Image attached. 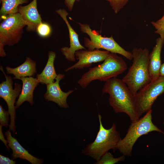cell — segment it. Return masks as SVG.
Segmentation results:
<instances>
[{
    "instance_id": "12",
    "label": "cell",
    "mask_w": 164,
    "mask_h": 164,
    "mask_svg": "<svg viewBox=\"0 0 164 164\" xmlns=\"http://www.w3.org/2000/svg\"><path fill=\"white\" fill-rule=\"evenodd\" d=\"M62 74H59L56 78V81L46 84L47 90L44 95L45 100L53 102L60 107L64 108L69 107L67 101L68 96L73 92L70 90L67 92L62 91L59 85L60 81L64 77Z\"/></svg>"
},
{
    "instance_id": "6",
    "label": "cell",
    "mask_w": 164,
    "mask_h": 164,
    "mask_svg": "<svg viewBox=\"0 0 164 164\" xmlns=\"http://www.w3.org/2000/svg\"><path fill=\"white\" fill-rule=\"evenodd\" d=\"M81 31L87 34L90 39L84 37V46L88 50L103 49L110 53L122 55L129 60L132 59V52L128 51L121 47L114 40L112 36L107 37L102 36L95 30H93L89 25L86 24L78 23Z\"/></svg>"
},
{
    "instance_id": "3",
    "label": "cell",
    "mask_w": 164,
    "mask_h": 164,
    "mask_svg": "<svg viewBox=\"0 0 164 164\" xmlns=\"http://www.w3.org/2000/svg\"><path fill=\"white\" fill-rule=\"evenodd\" d=\"M102 64L89 68L82 75L77 82L81 87L85 88L95 80L106 82L116 77L127 68L125 61L115 53L110 52Z\"/></svg>"
},
{
    "instance_id": "26",
    "label": "cell",
    "mask_w": 164,
    "mask_h": 164,
    "mask_svg": "<svg viewBox=\"0 0 164 164\" xmlns=\"http://www.w3.org/2000/svg\"><path fill=\"white\" fill-rule=\"evenodd\" d=\"M151 23L155 28L164 24V14L160 19L156 22H152Z\"/></svg>"
},
{
    "instance_id": "17",
    "label": "cell",
    "mask_w": 164,
    "mask_h": 164,
    "mask_svg": "<svg viewBox=\"0 0 164 164\" xmlns=\"http://www.w3.org/2000/svg\"><path fill=\"white\" fill-rule=\"evenodd\" d=\"M36 62L29 57H27L25 61L15 68L6 67L7 73L13 75L14 79H19L21 77L34 76L36 73Z\"/></svg>"
},
{
    "instance_id": "20",
    "label": "cell",
    "mask_w": 164,
    "mask_h": 164,
    "mask_svg": "<svg viewBox=\"0 0 164 164\" xmlns=\"http://www.w3.org/2000/svg\"><path fill=\"white\" fill-rule=\"evenodd\" d=\"M123 155L118 158H114V156L110 152H107L104 154L101 159L95 163L96 164H114L120 161L125 160V157Z\"/></svg>"
},
{
    "instance_id": "1",
    "label": "cell",
    "mask_w": 164,
    "mask_h": 164,
    "mask_svg": "<svg viewBox=\"0 0 164 164\" xmlns=\"http://www.w3.org/2000/svg\"><path fill=\"white\" fill-rule=\"evenodd\" d=\"M102 92L109 94V104L115 113H125L132 122L139 119L135 107L134 96L122 80L116 77L109 79L105 82Z\"/></svg>"
},
{
    "instance_id": "4",
    "label": "cell",
    "mask_w": 164,
    "mask_h": 164,
    "mask_svg": "<svg viewBox=\"0 0 164 164\" xmlns=\"http://www.w3.org/2000/svg\"><path fill=\"white\" fill-rule=\"evenodd\" d=\"M98 117L99 128L96 138L94 142L88 145L81 152L82 154L89 156L97 161L109 150H116L121 139L114 123L109 129H106L102 125L101 116L99 114Z\"/></svg>"
},
{
    "instance_id": "14",
    "label": "cell",
    "mask_w": 164,
    "mask_h": 164,
    "mask_svg": "<svg viewBox=\"0 0 164 164\" xmlns=\"http://www.w3.org/2000/svg\"><path fill=\"white\" fill-rule=\"evenodd\" d=\"M164 43V36H160L155 40V44L149 53V69L151 81L160 76V70L162 65L161 54Z\"/></svg>"
},
{
    "instance_id": "13",
    "label": "cell",
    "mask_w": 164,
    "mask_h": 164,
    "mask_svg": "<svg viewBox=\"0 0 164 164\" xmlns=\"http://www.w3.org/2000/svg\"><path fill=\"white\" fill-rule=\"evenodd\" d=\"M20 15L28 32L36 31L37 26L42 22V18L37 7V0H33L28 4L19 7Z\"/></svg>"
},
{
    "instance_id": "19",
    "label": "cell",
    "mask_w": 164,
    "mask_h": 164,
    "mask_svg": "<svg viewBox=\"0 0 164 164\" xmlns=\"http://www.w3.org/2000/svg\"><path fill=\"white\" fill-rule=\"evenodd\" d=\"M0 19H3L9 15L18 13L19 6L28 3L29 0H0Z\"/></svg>"
},
{
    "instance_id": "5",
    "label": "cell",
    "mask_w": 164,
    "mask_h": 164,
    "mask_svg": "<svg viewBox=\"0 0 164 164\" xmlns=\"http://www.w3.org/2000/svg\"><path fill=\"white\" fill-rule=\"evenodd\" d=\"M152 109L137 121L132 122L124 137L120 141L116 149L125 156L132 155L133 147L138 138L143 135L156 131L164 135V132L152 122Z\"/></svg>"
},
{
    "instance_id": "18",
    "label": "cell",
    "mask_w": 164,
    "mask_h": 164,
    "mask_svg": "<svg viewBox=\"0 0 164 164\" xmlns=\"http://www.w3.org/2000/svg\"><path fill=\"white\" fill-rule=\"evenodd\" d=\"M56 56L53 51H50L48 53V58L46 65L42 72L37 74L36 78L39 83L46 84L54 82L57 75L54 67V63Z\"/></svg>"
},
{
    "instance_id": "16",
    "label": "cell",
    "mask_w": 164,
    "mask_h": 164,
    "mask_svg": "<svg viewBox=\"0 0 164 164\" xmlns=\"http://www.w3.org/2000/svg\"><path fill=\"white\" fill-rule=\"evenodd\" d=\"M22 86L20 94L16 103V108H18L23 102H29L31 105L33 104V91L35 88L39 83L36 78L32 77H21Z\"/></svg>"
},
{
    "instance_id": "31",
    "label": "cell",
    "mask_w": 164,
    "mask_h": 164,
    "mask_svg": "<svg viewBox=\"0 0 164 164\" xmlns=\"http://www.w3.org/2000/svg\"><path fill=\"white\" fill-rule=\"evenodd\" d=\"M163 125H164V121H163Z\"/></svg>"
},
{
    "instance_id": "30",
    "label": "cell",
    "mask_w": 164,
    "mask_h": 164,
    "mask_svg": "<svg viewBox=\"0 0 164 164\" xmlns=\"http://www.w3.org/2000/svg\"><path fill=\"white\" fill-rule=\"evenodd\" d=\"M106 0L108 1L109 2L110 1V0Z\"/></svg>"
},
{
    "instance_id": "27",
    "label": "cell",
    "mask_w": 164,
    "mask_h": 164,
    "mask_svg": "<svg viewBox=\"0 0 164 164\" xmlns=\"http://www.w3.org/2000/svg\"><path fill=\"white\" fill-rule=\"evenodd\" d=\"M155 28L156 29L155 33L159 34L160 36H164V24Z\"/></svg>"
},
{
    "instance_id": "25",
    "label": "cell",
    "mask_w": 164,
    "mask_h": 164,
    "mask_svg": "<svg viewBox=\"0 0 164 164\" xmlns=\"http://www.w3.org/2000/svg\"><path fill=\"white\" fill-rule=\"evenodd\" d=\"M80 0H64V2L68 10L71 11L73 9L75 1H79Z\"/></svg>"
},
{
    "instance_id": "2",
    "label": "cell",
    "mask_w": 164,
    "mask_h": 164,
    "mask_svg": "<svg viewBox=\"0 0 164 164\" xmlns=\"http://www.w3.org/2000/svg\"><path fill=\"white\" fill-rule=\"evenodd\" d=\"M132 63L121 79L134 96L151 81L149 69V53L146 48L133 49Z\"/></svg>"
},
{
    "instance_id": "9",
    "label": "cell",
    "mask_w": 164,
    "mask_h": 164,
    "mask_svg": "<svg viewBox=\"0 0 164 164\" xmlns=\"http://www.w3.org/2000/svg\"><path fill=\"white\" fill-rule=\"evenodd\" d=\"M0 70L4 74L6 80L0 84V97L5 101L7 104L8 111L10 117L9 130L14 134L15 128V119L16 118V108L14 104L16 99L19 96L21 91V85L19 84L15 83L14 88L13 89V82L11 77L6 75L2 66Z\"/></svg>"
},
{
    "instance_id": "21",
    "label": "cell",
    "mask_w": 164,
    "mask_h": 164,
    "mask_svg": "<svg viewBox=\"0 0 164 164\" xmlns=\"http://www.w3.org/2000/svg\"><path fill=\"white\" fill-rule=\"evenodd\" d=\"M36 31L40 36L46 38L50 35L52 29L49 24L42 22L37 26Z\"/></svg>"
},
{
    "instance_id": "7",
    "label": "cell",
    "mask_w": 164,
    "mask_h": 164,
    "mask_svg": "<svg viewBox=\"0 0 164 164\" xmlns=\"http://www.w3.org/2000/svg\"><path fill=\"white\" fill-rule=\"evenodd\" d=\"M0 25V56H5V46H12L18 43L22 38L23 29L26 26L20 14L9 15L3 19Z\"/></svg>"
},
{
    "instance_id": "23",
    "label": "cell",
    "mask_w": 164,
    "mask_h": 164,
    "mask_svg": "<svg viewBox=\"0 0 164 164\" xmlns=\"http://www.w3.org/2000/svg\"><path fill=\"white\" fill-rule=\"evenodd\" d=\"M8 111L3 108L1 105H0V123L2 126L7 127L8 126L9 121Z\"/></svg>"
},
{
    "instance_id": "29",
    "label": "cell",
    "mask_w": 164,
    "mask_h": 164,
    "mask_svg": "<svg viewBox=\"0 0 164 164\" xmlns=\"http://www.w3.org/2000/svg\"><path fill=\"white\" fill-rule=\"evenodd\" d=\"M160 76L164 77V63L162 64L160 67Z\"/></svg>"
},
{
    "instance_id": "8",
    "label": "cell",
    "mask_w": 164,
    "mask_h": 164,
    "mask_svg": "<svg viewBox=\"0 0 164 164\" xmlns=\"http://www.w3.org/2000/svg\"><path fill=\"white\" fill-rule=\"evenodd\" d=\"M164 93V77L160 76L151 81L134 96L137 112L140 117L152 109L154 102L159 95Z\"/></svg>"
},
{
    "instance_id": "10",
    "label": "cell",
    "mask_w": 164,
    "mask_h": 164,
    "mask_svg": "<svg viewBox=\"0 0 164 164\" xmlns=\"http://www.w3.org/2000/svg\"><path fill=\"white\" fill-rule=\"evenodd\" d=\"M110 52L107 50L95 49L93 50H79L75 53L77 62L65 70L67 71L73 69H82L90 67L93 63L104 61L107 57Z\"/></svg>"
},
{
    "instance_id": "22",
    "label": "cell",
    "mask_w": 164,
    "mask_h": 164,
    "mask_svg": "<svg viewBox=\"0 0 164 164\" xmlns=\"http://www.w3.org/2000/svg\"><path fill=\"white\" fill-rule=\"evenodd\" d=\"M129 0H110V4L115 13L117 14Z\"/></svg>"
},
{
    "instance_id": "24",
    "label": "cell",
    "mask_w": 164,
    "mask_h": 164,
    "mask_svg": "<svg viewBox=\"0 0 164 164\" xmlns=\"http://www.w3.org/2000/svg\"><path fill=\"white\" fill-rule=\"evenodd\" d=\"M15 161L10 159L8 157L0 155V164H15Z\"/></svg>"
},
{
    "instance_id": "28",
    "label": "cell",
    "mask_w": 164,
    "mask_h": 164,
    "mask_svg": "<svg viewBox=\"0 0 164 164\" xmlns=\"http://www.w3.org/2000/svg\"><path fill=\"white\" fill-rule=\"evenodd\" d=\"M2 126L1 125H0V139L5 144L8 149L9 150V148L7 146L8 142L4 137V135L2 132Z\"/></svg>"
},
{
    "instance_id": "11",
    "label": "cell",
    "mask_w": 164,
    "mask_h": 164,
    "mask_svg": "<svg viewBox=\"0 0 164 164\" xmlns=\"http://www.w3.org/2000/svg\"><path fill=\"white\" fill-rule=\"evenodd\" d=\"M56 12L59 15L65 22L68 29L70 38V46L61 48V51L66 59L70 61L76 60L75 52L79 50H86L80 44L79 39L78 35L71 27L69 22L67 16L68 13L63 9H59Z\"/></svg>"
},
{
    "instance_id": "15",
    "label": "cell",
    "mask_w": 164,
    "mask_h": 164,
    "mask_svg": "<svg viewBox=\"0 0 164 164\" xmlns=\"http://www.w3.org/2000/svg\"><path fill=\"white\" fill-rule=\"evenodd\" d=\"M5 134L8 146L12 151V156L13 159L19 158L26 159L32 164L43 163V159L37 158L30 154L20 144L16 138L12 136L9 130L7 131Z\"/></svg>"
}]
</instances>
